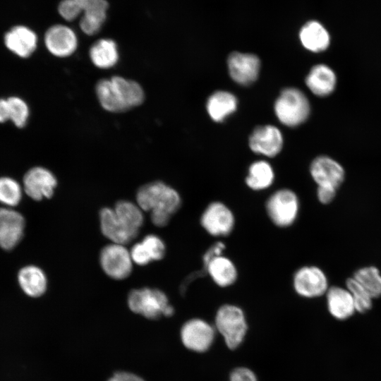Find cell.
Masks as SVG:
<instances>
[{"instance_id":"6da1fadb","label":"cell","mask_w":381,"mask_h":381,"mask_svg":"<svg viewBox=\"0 0 381 381\" xmlns=\"http://www.w3.org/2000/svg\"><path fill=\"white\" fill-rule=\"evenodd\" d=\"M95 92L102 107L112 113L130 110L145 99L144 90L138 83L119 75L99 80Z\"/></svg>"},{"instance_id":"7a4b0ae2","label":"cell","mask_w":381,"mask_h":381,"mask_svg":"<svg viewBox=\"0 0 381 381\" xmlns=\"http://www.w3.org/2000/svg\"><path fill=\"white\" fill-rule=\"evenodd\" d=\"M138 205L142 210L151 212L152 223L165 226L181 205L179 193L162 181H154L141 186L136 193Z\"/></svg>"},{"instance_id":"3957f363","label":"cell","mask_w":381,"mask_h":381,"mask_svg":"<svg viewBox=\"0 0 381 381\" xmlns=\"http://www.w3.org/2000/svg\"><path fill=\"white\" fill-rule=\"evenodd\" d=\"M274 114L288 127H296L305 122L310 111L306 95L299 89L287 87L282 90L274 102Z\"/></svg>"},{"instance_id":"277c9868","label":"cell","mask_w":381,"mask_h":381,"mask_svg":"<svg viewBox=\"0 0 381 381\" xmlns=\"http://www.w3.org/2000/svg\"><path fill=\"white\" fill-rule=\"evenodd\" d=\"M215 327L224 337L226 346L235 349L243 341L247 323L241 308L231 304L222 306L215 315Z\"/></svg>"},{"instance_id":"5b68a950","label":"cell","mask_w":381,"mask_h":381,"mask_svg":"<svg viewBox=\"0 0 381 381\" xmlns=\"http://www.w3.org/2000/svg\"><path fill=\"white\" fill-rule=\"evenodd\" d=\"M299 199L291 189L282 188L274 192L265 203L267 214L272 222L278 227L292 225L299 212Z\"/></svg>"},{"instance_id":"8992f818","label":"cell","mask_w":381,"mask_h":381,"mask_svg":"<svg viewBox=\"0 0 381 381\" xmlns=\"http://www.w3.org/2000/svg\"><path fill=\"white\" fill-rule=\"evenodd\" d=\"M128 305L133 312L152 320L164 315L169 306L168 298L163 291L151 288L132 290L128 294Z\"/></svg>"},{"instance_id":"52a82bcc","label":"cell","mask_w":381,"mask_h":381,"mask_svg":"<svg viewBox=\"0 0 381 381\" xmlns=\"http://www.w3.org/2000/svg\"><path fill=\"white\" fill-rule=\"evenodd\" d=\"M200 224L212 236H226L234 228L235 217L224 203L214 201L210 202L202 213Z\"/></svg>"},{"instance_id":"ba28073f","label":"cell","mask_w":381,"mask_h":381,"mask_svg":"<svg viewBox=\"0 0 381 381\" xmlns=\"http://www.w3.org/2000/svg\"><path fill=\"white\" fill-rule=\"evenodd\" d=\"M293 287L299 296L308 298L320 297L329 289L325 273L318 267L303 266L293 277Z\"/></svg>"},{"instance_id":"9c48e42d","label":"cell","mask_w":381,"mask_h":381,"mask_svg":"<svg viewBox=\"0 0 381 381\" xmlns=\"http://www.w3.org/2000/svg\"><path fill=\"white\" fill-rule=\"evenodd\" d=\"M100 265L104 272L114 279H123L132 272V258L130 252L118 243L107 245L101 250Z\"/></svg>"},{"instance_id":"30bf717a","label":"cell","mask_w":381,"mask_h":381,"mask_svg":"<svg viewBox=\"0 0 381 381\" xmlns=\"http://www.w3.org/2000/svg\"><path fill=\"white\" fill-rule=\"evenodd\" d=\"M260 64L259 57L250 53L234 52L229 54L227 59L231 78L241 85H250L257 80Z\"/></svg>"},{"instance_id":"8fae6325","label":"cell","mask_w":381,"mask_h":381,"mask_svg":"<svg viewBox=\"0 0 381 381\" xmlns=\"http://www.w3.org/2000/svg\"><path fill=\"white\" fill-rule=\"evenodd\" d=\"M56 185L57 180L53 173L42 167L31 168L23 179L25 193L35 200L52 197Z\"/></svg>"},{"instance_id":"7c38bea8","label":"cell","mask_w":381,"mask_h":381,"mask_svg":"<svg viewBox=\"0 0 381 381\" xmlns=\"http://www.w3.org/2000/svg\"><path fill=\"white\" fill-rule=\"evenodd\" d=\"M214 334V328L200 318L187 321L181 329V338L183 345L197 352L207 351L213 342Z\"/></svg>"},{"instance_id":"4fadbf2b","label":"cell","mask_w":381,"mask_h":381,"mask_svg":"<svg viewBox=\"0 0 381 381\" xmlns=\"http://www.w3.org/2000/svg\"><path fill=\"white\" fill-rule=\"evenodd\" d=\"M283 143L281 131L272 125L256 127L248 140V145L253 152L268 157L278 155L282 149Z\"/></svg>"},{"instance_id":"5bb4252c","label":"cell","mask_w":381,"mask_h":381,"mask_svg":"<svg viewBox=\"0 0 381 381\" xmlns=\"http://www.w3.org/2000/svg\"><path fill=\"white\" fill-rule=\"evenodd\" d=\"M25 219L11 207H0V247L9 250L16 247L23 238Z\"/></svg>"},{"instance_id":"9a60e30c","label":"cell","mask_w":381,"mask_h":381,"mask_svg":"<svg viewBox=\"0 0 381 381\" xmlns=\"http://www.w3.org/2000/svg\"><path fill=\"white\" fill-rule=\"evenodd\" d=\"M310 173L318 186H329L336 189L345 178L343 167L334 159L325 155L317 157L313 160Z\"/></svg>"},{"instance_id":"2e32d148","label":"cell","mask_w":381,"mask_h":381,"mask_svg":"<svg viewBox=\"0 0 381 381\" xmlns=\"http://www.w3.org/2000/svg\"><path fill=\"white\" fill-rule=\"evenodd\" d=\"M44 44L47 50L59 58L72 55L78 47V39L75 32L64 25H56L46 32Z\"/></svg>"},{"instance_id":"e0dca14e","label":"cell","mask_w":381,"mask_h":381,"mask_svg":"<svg viewBox=\"0 0 381 381\" xmlns=\"http://www.w3.org/2000/svg\"><path fill=\"white\" fill-rule=\"evenodd\" d=\"M101 231L114 243L124 245L136 237L138 231L125 225L117 217L114 209L104 207L99 212Z\"/></svg>"},{"instance_id":"ac0fdd59","label":"cell","mask_w":381,"mask_h":381,"mask_svg":"<svg viewBox=\"0 0 381 381\" xmlns=\"http://www.w3.org/2000/svg\"><path fill=\"white\" fill-rule=\"evenodd\" d=\"M6 47L21 58L29 57L36 49L37 37L30 29L16 26L9 30L4 37Z\"/></svg>"},{"instance_id":"d6986e66","label":"cell","mask_w":381,"mask_h":381,"mask_svg":"<svg viewBox=\"0 0 381 381\" xmlns=\"http://www.w3.org/2000/svg\"><path fill=\"white\" fill-rule=\"evenodd\" d=\"M305 83L313 94L318 97H326L334 90L337 76L329 66L317 64L310 70Z\"/></svg>"},{"instance_id":"ffe728a7","label":"cell","mask_w":381,"mask_h":381,"mask_svg":"<svg viewBox=\"0 0 381 381\" xmlns=\"http://www.w3.org/2000/svg\"><path fill=\"white\" fill-rule=\"evenodd\" d=\"M327 309L334 318L344 320L356 312L351 294L347 289L340 286L329 287L326 292Z\"/></svg>"},{"instance_id":"44dd1931","label":"cell","mask_w":381,"mask_h":381,"mask_svg":"<svg viewBox=\"0 0 381 381\" xmlns=\"http://www.w3.org/2000/svg\"><path fill=\"white\" fill-rule=\"evenodd\" d=\"M299 39L304 48L312 52H321L327 49L330 37L325 27L318 21L306 23L299 32Z\"/></svg>"},{"instance_id":"7402d4cb","label":"cell","mask_w":381,"mask_h":381,"mask_svg":"<svg viewBox=\"0 0 381 381\" xmlns=\"http://www.w3.org/2000/svg\"><path fill=\"white\" fill-rule=\"evenodd\" d=\"M18 282L20 289L30 297H40L47 288V279L43 270L35 265H28L18 273Z\"/></svg>"},{"instance_id":"603a6c76","label":"cell","mask_w":381,"mask_h":381,"mask_svg":"<svg viewBox=\"0 0 381 381\" xmlns=\"http://www.w3.org/2000/svg\"><path fill=\"white\" fill-rule=\"evenodd\" d=\"M237 105L234 95L228 91L217 90L208 97L206 109L212 120L222 122L236 111Z\"/></svg>"},{"instance_id":"cb8c5ba5","label":"cell","mask_w":381,"mask_h":381,"mask_svg":"<svg viewBox=\"0 0 381 381\" xmlns=\"http://www.w3.org/2000/svg\"><path fill=\"white\" fill-rule=\"evenodd\" d=\"M204 270L212 281L220 287L229 286L237 279L238 272L234 263L224 255L212 259Z\"/></svg>"},{"instance_id":"d4e9b609","label":"cell","mask_w":381,"mask_h":381,"mask_svg":"<svg viewBox=\"0 0 381 381\" xmlns=\"http://www.w3.org/2000/svg\"><path fill=\"white\" fill-rule=\"evenodd\" d=\"M90 59L95 66L100 69L114 67L119 61L116 42L111 39H101L95 42L89 50Z\"/></svg>"},{"instance_id":"484cf974","label":"cell","mask_w":381,"mask_h":381,"mask_svg":"<svg viewBox=\"0 0 381 381\" xmlns=\"http://www.w3.org/2000/svg\"><path fill=\"white\" fill-rule=\"evenodd\" d=\"M274 180V172L271 164L267 161L258 160L249 167L246 183L252 190H262L269 188Z\"/></svg>"},{"instance_id":"4316f807","label":"cell","mask_w":381,"mask_h":381,"mask_svg":"<svg viewBox=\"0 0 381 381\" xmlns=\"http://www.w3.org/2000/svg\"><path fill=\"white\" fill-rule=\"evenodd\" d=\"M353 278L358 282L373 298L381 296V274L375 266L357 270Z\"/></svg>"},{"instance_id":"83f0119b","label":"cell","mask_w":381,"mask_h":381,"mask_svg":"<svg viewBox=\"0 0 381 381\" xmlns=\"http://www.w3.org/2000/svg\"><path fill=\"white\" fill-rule=\"evenodd\" d=\"M114 210L125 225L138 231L144 220L142 210L138 205L128 200H121L116 204Z\"/></svg>"},{"instance_id":"f1b7e54d","label":"cell","mask_w":381,"mask_h":381,"mask_svg":"<svg viewBox=\"0 0 381 381\" xmlns=\"http://www.w3.org/2000/svg\"><path fill=\"white\" fill-rule=\"evenodd\" d=\"M23 189L15 179L7 176L0 177V203L7 207L16 206L21 200Z\"/></svg>"},{"instance_id":"f546056e","label":"cell","mask_w":381,"mask_h":381,"mask_svg":"<svg viewBox=\"0 0 381 381\" xmlns=\"http://www.w3.org/2000/svg\"><path fill=\"white\" fill-rule=\"evenodd\" d=\"M346 289L350 291L353 299L356 311L365 313L373 306V298L353 277L346 281Z\"/></svg>"},{"instance_id":"4dcf8cb0","label":"cell","mask_w":381,"mask_h":381,"mask_svg":"<svg viewBox=\"0 0 381 381\" xmlns=\"http://www.w3.org/2000/svg\"><path fill=\"white\" fill-rule=\"evenodd\" d=\"M9 107V120L18 128L25 126L29 114L27 103L18 97H10L7 99Z\"/></svg>"},{"instance_id":"1f68e13d","label":"cell","mask_w":381,"mask_h":381,"mask_svg":"<svg viewBox=\"0 0 381 381\" xmlns=\"http://www.w3.org/2000/svg\"><path fill=\"white\" fill-rule=\"evenodd\" d=\"M84 17L103 23L106 19L108 4L105 0H76Z\"/></svg>"},{"instance_id":"d6a6232c","label":"cell","mask_w":381,"mask_h":381,"mask_svg":"<svg viewBox=\"0 0 381 381\" xmlns=\"http://www.w3.org/2000/svg\"><path fill=\"white\" fill-rule=\"evenodd\" d=\"M149 253L152 260H159L164 258L166 247L164 241L157 236L149 234L141 242Z\"/></svg>"},{"instance_id":"836d02e7","label":"cell","mask_w":381,"mask_h":381,"mask_svg":"<svg viewBox=\"0 0 381 381\" xmlns=\"http://www.w3.org/2000/svg\"><path fill=\"white\" fill-rule=\"evenodd\" d=\"M58 9L61 17L67 21L75 20L82 12L76 0H63Z\"/></svg>"},{"instance_id":"e575fe53","label":"cell","mask_w":381,"mask_h":381,"mask_svg":"<svg viewBox=\"0 0 381 381\" xmlns=\"http://www.w3.org/2000/svg\"><path fill=\"white\" fill-rule=\"evenodd\" d=\"M130 253L133 262L139 265H145L152 261L141 242L135 243L132 247Z\"/></svg>"},{"instance_id":"d590c367","label":"cell","mask_w":381,"mask_h":381,"mask_svg":"<svg viewBox=\"0 0 381 381\" xmlns=\"http://www.w3.org/2000/svg\"><path fill=\"white\" fill-rule=\"evenodd\" d=\"M226 246L222 241H217L212 244L204 253L202 256L203 268L210 262L212 259L222 255Z\"/></svg>"},{"instance_id":"8d00e7d4","label":"cell","mask_w":381,"mask_h":381,"mask_svg":"<svg viewBox=\"0 0 381 381\" xmlns=\"http://www.w3.org/2000/svg\"><path fill=\"white\" fill-rule=\"evenodd\" d=\"M229 381H257L254 373L247 368H237L230 374Z\"/></svg>"},{"instance_id":"74e56055","label":"cell","mask_w":381,"mask_h":381,"mask_svg":"<svg viewBox=\"0 0 381 381\" xmlns=\"http://www.w3.org/2000/svg\"><path fill=\"white\" fill-rule=\"evenodd\" d=\"M337 189L329 186H318L317 197L324 205L330 203L335 198Z\"/></svg>"},{"instance_id":"f35d334b","label":"cell","mask_w":381,"mask_h":381,"mask_svg":"<svg viewBox=\"0 0 381 381\" xmlns=\"http://www.w3.org/2000/svg\"><path fill=\"white\" fill-rule=\"evenodd\" d=\"M108 381H144L140 377L130 373L119 372L115 373Z\"/></svg>"},{"instance_id":"ab89813d","label":"cell","mask_w":381,"mask_h":381,"mask_svg":"<svg viewBox=\"0 0 381 381\" xmlns=\"http://www.w3.org/2000/svg\"><path fill=\"white\" fill-rule=\"evenodd\" d=\"M9 120V107L7 99H0V123Z\"/></svg>"}]
</instances>
